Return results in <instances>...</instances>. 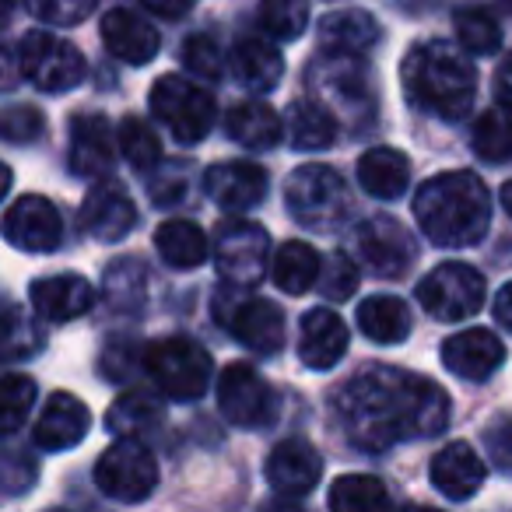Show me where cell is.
<instances>
[{
    "mask_svg": "<svg viewBox=\"0 0 512 512\" xmlns=\"http://www.w3.org/2000/svg\"><path fill=\"white\" fill-rule=\"evenodd\" d=\"M148 106L155 120L176 137L179 144H200L218 123V106L214 95L204 92L197 81L183 74H165L151 85Z\"/></svg>",
    "mask_w": 512,
    "mask_h": 512,
    "instance_id": "cell-7",
    "label": "cell"
},
{
    "mask_svg": "<svg viewBox=\"0 0 512 512\" xmlns=\"http://www.w3.org/2000/svg\"><path fill=\"white\" fill-rule=\"evenodd\" d=\"M348 351V327L344 320L327 306H316L302 316V337H299V358L306 369H334Z\"/></svg>",
    "mask_w": 512,
    "mask_h": 512,
    "instance_id": "cell-25",
    "label": "cell"
},
{
    "mask_svg": "<svg viewBox=\"0 0 512 512\" xmlns=\"http://www.w3.org/2000/svg\"><path fill=\"white\" fill-rule=\"evenodd\" d=\"M218 407L239 428H267L278 418V393L249 362H228L218 376Z\"/></svg>",
    "mask_w": 512,
    "mask_h": 512,
    "instance_id": "cell-12",
    "label": "cell"
},
{
    "mask_svg": "<svg viewBox=\"0 0 512 512\" xmlns=\"http://www.w3.org/2000/svg\"><path fill=\"white\" fill-rule=\"evenodd\" d=\"M8 190H11V169L4 162H0V200L8 197Z\"/></svg>",
    "mask_w": 512,
    "mask_h": 512,
    "instance_id": "cell-53",
    "label": "cell"
},
{
    "mask_svg": "<svg viewBox=\"0 0 512 512\" xmlns=\"http://www.w3.org/2000/svg\"><path fill=\"white\" fill-rule=\"evenodd\" d=\"M88 425H92L88 407L81 404L74 393L60 390L46 400L43 414H39L36 446L46 449V453H64V449H74L88 435Z\"/></svg>",
    "mask_w": 512,
    "mask_h": 512,
    "instance_id": "cell-23",
    "label": "cell"
},
{
    "mask_svg": "<svg viewBox=\"0 0 512 512\" xmlns=\"http://www.w3.org/2000/svg\"><path fill=\"white\" fill-rule=\"evenodd\" d=\"M306 88L316 102L330 109L337 120L358 123L365 116H372L376 106V88H372V74L362 64L358 53H334L323 50L320 57L309 64L306 71Z\"/></svg>",
    "mask_w": 512,
    "mask_h": 512,
    "instance_id": "cell-4",
    "label": "cell"
},
{
    "mask_svg": "<svg viewBox=\"0 0 512 512\" xmlns=\"http://www.w3.org/2000/svg\"><path fill=\"white\" fill-rule=\"evenodd\" d=\"M137 225V207L116 179H99L81 204V228L95 242H120Z\"/></svg>",
    "mask_w": 512,
    "mask_h": 512,
    "instance_id": "cell-16",
    "label": "cell"
},
{
    "mask_svg": "<svg viewBox=\"0 0 512 512\" xmlns=\"http://www.w3.org/2000/svg\"><path fill=\"white\" fill-rule=\"evenodd\" d=\"M95 484L106 498L137 505L155 491L158 463L151 449L137 439H116L95 463Z\"/></svg>",
    "mask_w": 512,
    "mask_h": 512,
    "instance_id": "cell-9",
    "label": "cell"
},
{
    "mask_svg": "<svg viewBox=\"0 0 512 512\" xmlns=\"http://www.w3.org/2000/svg\"><path fill=\"white\" fill-rule=\"evenodd\" d=\"M474 155L488 165H505L512 162V109L509 106H495L484 109L474 120Z\"/></svg>",
    "mask_w": 512,
    "mask_h": 512,
    "instance_id": "cell-36",
    "label": "cell"
},
{
    "mask_svg": "<svg viewBox=\"0 0 512 512\" xmlns=\"http://www.w3.org/2000/svg\"><path fill=\"white\" fill-rule=\"evenodd\" d=\"M334 411L358 449L379 453L397 442L439 435L449 425V393L418 372L376 365L337 390Z\"/></svg>",
    "mask_w": 512,
    "mask_h": 512,
    "instance_id": "cell-1",
    "label": "cell"
},
{
    "mask_svg": "<svg viewBox=\"0 0 512 512\" xmlns=\"http://www.w3.org/2000/svg\"><path fill=\"white\" fill-rule=\"evenodd\" d=\"M165 407L162 400H155V393L148 390H127L113 400V407L106 411V425L120 439H137V435H151L155 428H162Z\"/></svg>",
    "mask_w": 512,
    "mask_h": 512,
    "instance_id": "cell-34",
    "label": "cell"
},
{
    "mask_svg": "<svg viewBox=\"0 0 512 512\" xmlns=\"http://www.w3.org/2000/svg\"><path fill=\"white\" fill-rule=\"evenodd\" d=\"M137 365H144V351L137 348V341H130V337H113V341H106V348H102V355H99V372L106 379H113V383H123L127 376H134Z\"/></svg>",
    "mask_w": 512,
    "mask_h": 512,
    "instance_id": "cell-46",
    "label": "cell"
},
{
    "mask_svg": "<svg viewBox=\"0 0 512 512\" xmlns=\"http://www.w3.org/2000/svg\"><path fill=\"white\" fill-rule=\"evenodd\" d=\"M15 4L18 0H0V25H8V18L15 15Z\"/></svg>",
    "mask_w": 512,
    "mask_h": 512,
    "instance_id": "cell-54",
    "label": "cell"
},
{
    "mask_svg": "<svg viewBox=\"0 0 512 512\" xmlns=\"http://www.w3.org/2000/svg\"><path fill=\"white\" fill-rule=\"evenodd\" d=\"M495 99H498V106L512 109V53L498 64V71H495Z\"/></svg>",
    "mask_w": 512,
    "mask_h": 512,
    "instance_id": "cell-50",
    "label": "cell"
},
{
    "mask_svg": "<svg viewBox=\"0 0 512 512\" xmlns=\"http://www.w3.org/2000/svg\"><path fill=\"white\" fill-rule=\"evenodd\" d=\"M36 393V379L25 376V372H11V376L0 379V439H8L25 425L32 404H36Z\"/></svg>",
    "mask_w": 512,
    "mask_h": 512,
    "instance_id": "cell-39",
    "label": "cell"
},
{
    "mask_svg": "<svg viewBox=\"0 0 512 512\" xmlns=\"http://www.w3.org/2000/svg\"><path fill=\"white\" fill-rule=\"evenodd\" d=\"M383 29L379 22L362 8H341V11H330V15L320 18V43L323 50H334V53H369L372 46L379 43Z\"/></svg>",
    "mask_w": 512,
    "mask_h": 512,
    "instance_id": "cell-28",
    "label": "cell"
},
{
    "mask_svg": "<svg viewBox=\"0 0 512 512\" xmlns=\"http://www.w3.org/2000/svg\"><path fill=\"white\" fill-rule=\"evenodd\" d=\"M358 330L376 344H400L411 337V309L397 295H369L355 313Z\"/></svg>",
    "mask_w": 512,
    "mask_h": 512,
    "instance_id": "cell-32",
    "label": "cell"
},
{
    "mask_svg": "<svg viewBox=\"0 0 512 512\" xmlns=\"http://www.w3.org/2000/svg\"><path fill=\"white\" fill-rule=\"evenodd\" d=\"M484 446L488 456L502 474H512V414H498L488 428H484Z\"/></svg>",
    "mask_w": 512,
    "mask_h": 512,
    "instance_id": "cell-48",
    "label": "cell"
},
{
    "mask_svg": "<svg viewBox=\"0 0 512 512\" xmlns=\"http://www.w3.org/2000/svg\"><path fill=\"white\" fill-rule=\"evenodd\" d=\"M39 477L36 460L22 453H0V488L8 495H18V491H29Z\"/></svg>",
    "mask_w": 512,
    "mask_h": 512,
    "instance_id": "cell-47",
    "label": "cell"
},
{
    "mask_svg": "<svg viewBox=\"0 0 512 512\" xmlns=\"http://www.w3.org/2000/svg\"><path fill=\"white\" fill-rule=\"evenodd\" d=\"M320 292L327 295L330 302H344V299H351L355 295V288H358V267H355V260L351 256H344V253H334L330 260H323V267H320Z\"/></svg>",
    "mask_w": 512,
    "mask_h": 512,
    "instance_id": "cell-45",
    "label": "cell"
},
{
    "mask_svg": "<svg viewBox=\"0 0 512 512\" xmlns=\"http://www.w3.org/2000/svg\"><path fill=\"white\" fill-rule=\"evenodd\" d=\"M22 57H18L15 50H8V46H0V92H11V88H18V81H22Z\"/></svg>",
    "mask_w": 512,
    "mask_h": 512,
    "instance_id": "cell-49",
    "label": "cell"
},
{
    "mask_svg": "<svg viewBox=\"0 0 512 512\" xmlns=\"http://www.w3.org/2000/svg\"><path fill=\"white\" fill-rule=\"evenodd\" d=\"M428 477H432L435 491L446 495L449 502H467V498H474L481 491L488 467H484V460L474 453L470 442H449L432 456Z\"/></svg>",
    "mask_w": 512,
    "mask_h": 512,
    "instance_id": "cell-22",
    "label": "cell"
},
{
    "mask_svg": "<svg viewBox=\"0 0 512 512\" xmlns=\"http://www.w3.org/2000/svg\"><path fill=\"white\" fill-rule=\"evenodd\" d=\"M453 29H456L460 46L467 53H474V57H488V53H498V46H502V25H498V18L491 15L488 8H481V4H470V8L456 11Z\"/></svg>",
    "mask_w": 512,
    "mask_h": 512,
    "instance_id": "cell-38",
    "label": "cell"
},
{
    "mask_svg": "<svg viewBox=\"0 0 512 512\" xmlns=\"http://www.w3.org/2000/svg\"><path fill=\"white\" fill-rule=\"evenodd\" d=\"M22 74L39 92L64 95L81 85L85 78V57L74 43L53 36V32H29L18 46Z\"/></svg>",
    "mask_w": 512,
    "mask_h": 512,
    "instance_id": "cell-11",
    "label": "cell"
},
{
    "mask_svg": "<svg viewBox=\"0 0 512 512\" xmlns=\"http://www.w3.org/2000/svg\"><path fill=\"white\" fill-rule=\"evenodd\" d=\"M267 484L285 498H306L309 491L320 484L323 477V460L316 453L313 442L306 439H285L274 446V453L267 456Z\"/></svg>",
    "mask_w": 512,
    "mask_h": 512,
    "instance_id": "cell-17",
    "label": "cell"
},
{
    "mask_svg": "<svg viewBox=\"0 0 512 512\" xmlns=\"http://www.w3.org/2000/svg\"><path fill=\"white\" fill-rule=\"evenodd\" d=\"M358 183L369 197L397 200L404 197L407 183H411V162H407L404 151L379 144V148H369L358 158Z\"/></svg>",
    "mask_w": 512,
    "mask_h": 512,
    "instance_id": "cell-27",
    "label": "cell"
},
{
    "mask_svg": "<svg viewBox=\"0 0 512 512\" xmlns=\"http://www.w3.org/2000/svg\"><path fill=\"white\" fill-rule=\"evenodd\" d=\"M99 0H25V8L39 18V22L53 25V29H71L81 25L95 11Z\"/></svg>",
    "mask_w": 512,
    "mask_h": 512,
    "instance_id": "cell-44",
    "label": "cell"
},
{
    "mask_svg": "<svg viewBox=\"0 0 512 512\" xmlns=\"http://www.w3.org/2000/svg\"><path fill=\"white\" fill-rule=\"evenodd\" d=\"M327 502L330 509H341V512H372L390 505V491L372 474H344L334 481Z\"/></svg>",
    "mask_w": 512,
    "mask_h": 512,
    "instance_id": "cell-37",
    "label": "cell"
},
{
    "mask_svg": "<svg viewBox=\"0 0 512 512\" xmlns=\"http://www.w3.org/2000/svg\"><path fill=\"white\" fill-rule=\"evenodd\" d=\"M116 141H120V155L134 165L137 172H151L158 162H162V144H158V134L137 116H127L116 130Z\"/></svg>",
    "mask_w": 512,
    "mask_h": 512,
    "instance_id": "cell-41",
    "label": "cell"
},
{
    "mask_svg": "<svg viewBox=\"0 0 512 512\" xmlns=\"http://www.w3.org/2000/svg\"><path fill=\"white\" fill-rule=\"evenodd\" d=\"M400 81H404L411 106L449 123L463 120L477 95V67L453 43H442V39L411 46L400 67Z\"/></svg>",
    "mask_w": 512,
    "mask_h": 512,
    "instance_id": "cell-3",
    "label": "cell"
},
{
    "mask_svg": "<svg viewBox=\"0 0 512 512\" xmlns=\"http://www.w3.org/2000/svg\"><path fill=\"white\" fill-rule=\"evenodd\" d=\"M155 249L169 267H176V271H193V267H200L207 260L211 242H207V235L200 232L197 221L172 218V221H162V225H158Z\"/></svg>",
    "mask_w": 512,
    "mask_h": 512,
    "instance_id": "cell-33",
    "label": "cell"
},
{
    "mask_svg": "<svg viewBox=\"0 0 512 512\" xmlns=\"http://www.w3.org/2000/svg\"><path fill=\"white\" fill-rule=\"evenodd\" d=\"M285 204L288 214L299 221L302 228L313 232H330L337 228L351 211V193L348 183L341 179V172L330 165H302L288 176L285 183Z\"/></svg>",
    "mask_w": 512,
    "mask_h": 512,
    "instance_id": "cell-5",
    "label": "cell"
},
{
    "mask_svg": "<svg viewBox=\"0 0 512 512\" xmlns=\"http://www.w3.org/2000/svg\"><path fill=\"white\" fill-rule=\"evenodd\" d=\"M414 218L428 242L442 249H467L488 235L491 197L481 176L467 169L442 172L414 193Z\"/></svg>",
    "mask_w": 512,
    "mask_h": 512,
    "instance_id": "cell-2",
    "label": "cell"
},
{
    "mask_svg": "<svg viewBox=\"0 0 512 512\" xmlns=\"http://www.w3.org/2000/svg\"><path fill=\"white\" fill-rule=\"evenodd\" d=\"M320 267H323V256L316 253V246L302 239H292L285 246H278L271 260V278L281 292L288 295H306L309 288L320 281Z\"/></svg>",
    "mask_w": 512,
    "mask_h": 512,
    "instance_id": "cell-35",
    "label": "cell"
},
{
    "mask_svg": "<svg viewBox=\"0 0 512 512\" xmlns=\"http://www.w3.org/2000/svg\"><path fill=\"white\" fill-rule=\"evenodd\" d=\"M267 172L256 162H218L204 172V193L221 211H249L267 197Z\"/></svg>",
    "mask_w": 512,
    "mask_h": 512,
    "instance_id": "cell-18",
    "label": "cell"
},
{
    "mask_svg": "<svg viewBox=\"0 0 512 512\" xmlns=\"http://www.w3.org/2000/svg\"><path fill=\"white\" fill-rule=\"evenodd\" d=\"M309 25L306 0H260V29L281 43H295Z\"/></svg>",
    "mask_w": 512,
    "mask_h": 512,
    "instance_id": "cell-40",
    "label": "cell"
},
{
    "mask_svg": "<svg viewBox=\"0 0 512 512\" xmlns=\"http://www.w3.org/2000/svg\"><path fill=\"white\" fill-rule=\"evenodd\" d=\"M502 362H505V344L484 327L460 330V334H453L442 344V365L453 376L470 379V383H484L491 372L502 369Z\"/></svg>",
    "mask_w": 512,
    "mask_h": 512,
    "instance_id": "cell-20",
    "label": "cell"
},
{
    "mask_svg": "<svg viewBox=\"0 0 512 512\" xmlns=\"http://www.w3.org/2000/svg\"><path fill=\"white\" fill-rule=\"evenodd\" d=\"M271 260V235L260 221L235 218L218 228L214 239V267L218 278L232 288H256Z\"/></svg>",
    "mask_w": 512,
    "mask_h": 512,
    "instance_id": "cell-8",
    "label": "cell"
},
{
    "mask_svg": "<svg viewBox=\"0 0 512 512\" xmlns=\"http://www.w3.org/2000/svg\"><path fill=\"white\" fill-rule=\"evenodd\" d=\"M285 137L292 141V148L299 151H323L337 141V116L330 113L323 102H316L313 95L309 99H295L292 106L285 109Z\"/></svg>",
    "mask_w": 512,
    "mask_h": 512,
    "instance_id": "cell-29",
    "label": "cell"
},
{
    "mask_svg": "<svg viewBox=\"0 0 512 512\" xmlns=\"http://www.w3.org/2000/svg\"><path fill=\"white\" fill-rule=\"evenodd\" d=\"M225 134L253 151H271L285 137V120L267 102H239L225 113Z\"/></svg>",
    "mask_w": 512,
    "mask_h": 512,
    "instance_id": "cell-30",
    "label": "cell"
},
{
    "mask_svg": "<svg viewBox=\"0 0 512 512\" xmlns=\"http://www.w3.org/2000/svg\"><path fill=\"white\" fill-rule=\"evenodd\" d=\"M484 285L481 271L470 264H439L432 274H425L418 285V302L428 316L442 323H460L481 313L484 306Z\"/></svg>",
    "mask_w": 512,
    "mask_h": 512,
    "instance_id": "cell-10",
    "label": "cell"
},
{
    "mask_svg": "<svg viewBox=\"0 0 512 512\" xmlns=\"http://www.w3.org/2000/svg\"><path fill=\"white\" fill-rule=\"evenodd\" d=\"M0 232L22 253H53L64 239V221H60L57 204H50L39 193L18 197L0 218Z\"/></svg>",
    "mask_w": 512,
    "mask_h": 512,
    "instance_id": "cell-15",
    "label": "cell"
},
{
    "mask_svg": "<svg viewBox=\"0 0 512 512\" xmlns=\"http://www.w3.org/2000/svg\"><path fill=\"white\" fill-rule=\"evenodd\" d=\"M32 309L50 323H71L95 306V288L81 274H53L39 278L29 292Z\"/></svg>",
    "mask_w": 512,
    "mask_h": 512,
    "instance_id": "cell-24",
    "label": "cell"
},
{
    "mask_svg": "<svg viewBox=\"0 0 512 512\" xmlns=\"http://www.w3.org/2000/svg\"><path fill=\"white\" fill-rule=\"evenodd\" d=\"M232 74L249 92H271L281 81V74H285V57H281L271 39H239L232 50Z\"/></svg>",
    "mask_w": 512,
    "mask_h": 512,
    "instance_id": "cell-26",
    "label": "cell"
},
{
    "mask_svg": "<svg viewBox=\"0 0 512 512\" xmlns=\"http://www.w3.org/2000/svg\"><path fill=\"white\" fill-rule=\"evenodd\" d=\"M46 344L39 320L22 302L0 299V362H25L36 358Z\"/></svg>",
    "mask_w": 512,
    "mask_h": 512,
    "instance_id": "cell-31",
    "label": "cell"
},
{
    "mask_svg": "<svg viewBox=\"0 0 512 512\" xmlns=\"http://www.w3.org/2000/svg\"><path fill=\"white\" fill-rule=\"evenodd\" d=\"M120 141L109 130V120L99 113H85L71 120V169L74 176L106 179L113 176Z\"/></svg>",
    "mask_w": 512,
    "mask_h": 512,
    "instance_id": "cell-19",
    "label": "cell"
},
{
    "mask_svg": "<svg viewBox=\"0 0 512 512\" xmlns=\"http://www.w3.org/2000/svg\"><path fill=\"white\" fill-rule=\"evenodd\" d=\"M102 43L123 64H151L162 50V36L144 15H137L134 8H113L102 18Z\"/></svg>",
    "mask_w": 512,
    "mask_h": 512,
    "instance_id": "cell-21",
    "label": "cell"
},
{
    "mask_svg": "<svg viewBox=\"0 0 512 512\" xmlns=\"http://www.w3.org/2000/svg\"><path fill=\"white\" fill-rule=\"evenodd\" d=\"M141 4L158 18H183L193 8V0H141Z\"/></svg>",
    "mask_w": 512,
    "mask_h": 512,
    "instance_id": "cell-51",
    "label": "cell"
},
{
    "mask_svg": "<svg viewBox=\"0 0 512 512\" xmlns=\"http://www.w3.org/2000/svg\"><path fill=\"white\" fill-rule=\"evenodd\" d=\"M218 323H225L228 334L256 355H278L285 344V313L278 302L260 299V295L235 302L218 299Z\"/></svg>",
    "mask_w": 512,
    "mask_h": 512,
    "instance_id": "cell-14",
    "label": "cell"
},
{
    "mask_svg": "<svg viewBox=\"0 0 512 512\" xmlns=\"http://www.w3.org/2000/svg\"><path fill=\"white\" fill-rule=\"evenodd\" d=\"M179 64L193 74V78L218 81L225 71V57H221V46L211 36H190L179 46Z\"/></svg>",
    "mask_w": 512,
    "mask_h": 512,
    "instance_id": "cell-42",
    "label": "cell"
},
{
    "mask_svg": "<svg viewBox=\"0 0 512 512\" xmlns=\"http://www.w3.org/2000/svg\"><path fill=\"white\" fill-rule=\"evenodd\" d=\"M495 320H498V327L512 334V281H505V285L498 288V295H495Z\"/></svg>",
    "mask_w": 512,
    "mask_h": 512,
    "instance_id": "cell-52",
    "label": "cell"
},
{
    "mask_svg": "<svg viewBox=\"0 0 512 512\" xmlns=\"http://www.w3.org/2000/svg\"><path fill=\"white\" fill-rule=\"evenodd\" d=\"M502 207H505V214H509V218H512V179L502 186Z\"/></svg>",
    "mask_w": 512,
    "mask_h": 512,
    "instance_id": "cell-55",
    "label": "cell"
},
{
    "mask_svg": "<svg viewBox=\"0 0 512 512\" xmlns=\"http://www.w3.org/2000/svg\"><path fill=\"white\" fill-rule=\"evenodd\" d=\"M46 130V116L36 106H4L0 109V141L32 144Z\"/></svg>",
    "mask_w": 512,
    "mask_h": 512,
    "instance_id": "cell-43",
    "label": "cell"
},
{
    "mask_svg": "<svg viewBox=\"0 0 512 512\" xmlns=\"http://www.w3.org/2000/svg\"><path fill=\"white\" fill-rule=\"evenodd\" d=\"M355 253L376 278H404L411 264L418 260V246H414L411 232L390 214H376V218L362 221L355 232Z\"/></svg>",
    "mask_w": 512,
    "mask_h": 512,
    "instance_id": "cell-13",
    "label": "cell"
},
{
    "mask_svg": "<svg viewBox=\"0 0 512 512\" xmlns=\"http://www.w3.org/2000/svg\"><path fill=\"white\" fill-rule=\"evenodd\" d=\"M144 372L158 386V393L186 404V400L204 397L214 376V362L204 344L190 341V337H162L144 348Z\"/></svg>",
    "mask_w": 512,
    "mask_h": 512,
    "instance_id": "cell-6",
    "label": "cell"
}]
</instances>
